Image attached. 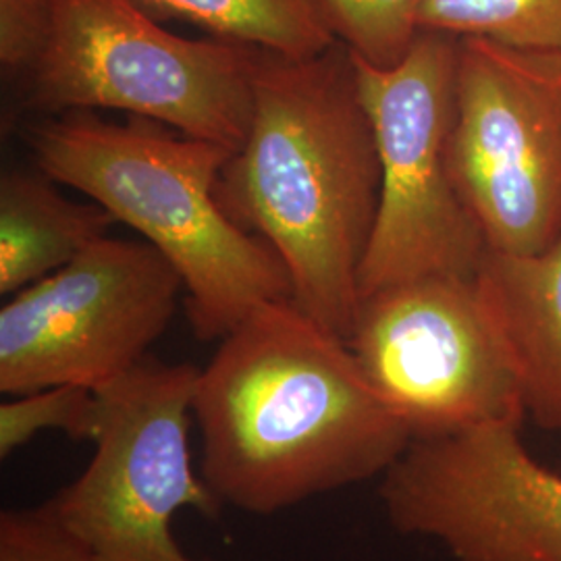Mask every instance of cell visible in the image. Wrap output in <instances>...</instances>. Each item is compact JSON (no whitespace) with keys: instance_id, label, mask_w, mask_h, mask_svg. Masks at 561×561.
Here are the masks:
<instances>
[{"instance_id":"7a4b0ae2","label":"cell","mask_w":561,"mask_h":561,"mask_svg":"<svg viewBox=\"0 0 561 561\" xmlns=\"http://www.w3.org/2000/svg\"><path fill=\"white\" fill-rule=\"evenodd\" d=\"M217 196L277 254L291 300L350 340L381 159L343 42L312 57L254 50L250 129L222 167Z\"/></svg>"},{"instance_id":"52a82bcc","label":"cell","mask_w":561,"mask_h":561,"mask_svg":"<svg viewBox=\"0 0 561 561\" xmlns=\"http://www.w3.org/2000/svg\"><path fill=\"white\" fill-rule=\"evenodd\" d=\"M449 162L489 252L561 240V50L461 38Z\"/></svg>"},{"instance_id":"30bf717a","label":"cell","mask_w":561,"mask_h":561,"mask_svg":"<svg viewBox=\"0 0 561 561\" xmlns=\"http://www.w3.org/2000/svg\"><path fill=\"white\" fill-rule=\"evenodd\" d=\"M522 421L410 443L381 477L389 524L454 561H561V474L526 449Z\"/></svg>"},{"instance_id":"5b68a950","label":"cell","mask_w":561,"mask_h":561,"mask_svg":"<svg viewBox=\"0 0 561 561\" xmlns=\"http://www.w3.org/2000/svg\"><path fill=\"white\" fill-rule=\"evenodd\" d=\"M460 41L419 32L391 67L352 60L373 121L381 196L360 268V300L408 280L477 279L486 256L449 162Z\"/></svg>"},{"instance_id":"7c38bea8","label":"cell","mask_w":561,"mask_h":561,"mask_svg":"<svg viewBox=\"0 0 561 561\" xmlns=\"http://www.w3.org/2000/svg\"><path fill=\"white\" fill-rule=\"evenodd\" d=\"M57 181L7 173L0 181V294L13 296L106 238L115 221L96 202L69 201Z\"/></svg>"},{"instance_id":"e0dca14e","label":"cell","mask_w":561,"mask_h":561,"mask_svg":"<svg viewBox=\"0 0 561 561\" xmlns=\"http://www.w3.org/2000/svg\"><path fill=\"white\" fill-rule=\"evenodd\" d=\"M0 561H99L44 503L0 514Z\"/></svg>"},{"instance_id":"9c48e42d","label":"cell","mask_w":561,"mask_h":561,"mask_svg":"<svg viewBox=\"0 0 561 561\" xmlns=\"http://www.w3.org/2000/svg\"><path fill=\"white\" fill-rule=\"evenodd\" d=\"M183 280L148 241L102 238L0 310V391L99 389L146 360Z\"/></svg>"},{"instance_id":"8fae6325","label":"cell","mask_w":561,"mask_h":561,"mask_svg":"<svg viewBox=\"0 0 561 561\" xmlns=\"http://www.w3.org/2000/svg\"><path fill=\"white\" fill-rule=\"evenodd\" d=\"M477 283L510 347L526 416L561 437V240L535 254L486 252Z\"/></svg>"},{"instance_id":"8992f818","label":"cell","mask_w":561,"mask_h":561,"mask_svg":"<svg viewBox=\"0 0 561 561\" xmlns=\"http://www.w3.org/2000/svg\"><path fill=\"white\" fill-rule=\"evenodd\" d=\"M198 375L192 364L146 358L94 389V456L48 505L96 560L198 561L173 535L181 510L217 518L222 507L192 466Z\"/></svg>"},{"instance_id":"4fadbf2b","label":"cell","mask_w":561,"mask_h":561,"mask_svg":"<svg viewBox=\"0 0 561 561\" xmlns=\"http://www.w3.org/2000/svg\"><path fill=\"white\" fill-rule=\"evenodd\" d=\"M154 18H180L213 38L285 57H312L341 42L322 0H138Z\"/></svg>"},{"instance_id":"5bb4252c","label":"cell","mask_w":561,"mask_h":561,"mask_svg":"<svg viewBox=\"0 0 561 561\" xmlns=\"http://www.w3.org/2000/svg\"><path fill=\"white\" fill-rule=\"evenodd\" d=\"M421 32L561 50V0H424Z\"/></svg>"},{"instance_id":"9a60e30c","label":"cell","mask_w":561,"mask_h":561,"mask_svg":"<svg viewBox=\"0 0 561 561\" xmlns=\"http://www.w3.org/2000/svg\"><path fill=\"white\" fill-rule=\"evenodd\" d=\"M96 416V391L80 385H57L11 396L0 405V458H11L46 431H59L78 442H92Z\"/></svg>"},{"instance_id":"6da1fadb","label":"cell","mask_w":561,"mask_h":561,"mask_svg":"<svg viewBox=\"0 0 561 561\" xmlns=\"http://www.w3.org/2000/svg\"><path fill=\"white\" fill-rule=\"evenodd\" d=\"M194 419L202 479L256 516L382 477L412 443L347 341L291 298L222 337L198 375Z\"/></svg>"},{"instance_id":"2e32d148","label":"cell","mask_w":561,"mask_h":561,"mask_svg":"<svg viewBox=\"0 0 561 561\" xmlns=\"http://www.w3.org/2000/svg\"><path fill=\"white\" fill-rule=\"evenodd\" d=\"M335 34L356 57L391 67L416 41L424 0H322Z\"/></svg>"},{"instance_id":"3957f363","label":"cell","mask_w":561,"mask_h":561,"mask_svg":"<svg viewBox=\"0 0 561 561\" xmlns=\"http://www.w3.org/2000/svg\"><path fill=\"white\" fill-rule=\"evenodd\" d=\"M30 144L44 175L85 194L171 262L198 340H222L262 304L291 298L277 254L217 196L229 148L152 121L92 117L48 121Z\"/></svg>"},{"instance_id":"ba28073f","label":"cell","mask_w":561,"mask_h":561,"mask_svg":"<svg viewBox=\"0 0 561 561\" xmlns=\"http://www.w3.org/2000/svg\"><path fill=\"white\" fill-rule=\"evenodd\" d=\"M347 345L412 442L526 416L510 347L477 279L408 280L364 298Z\"/></svg>"},{"instance_id":"277c9868","label":"cell","mask_w":561,"mask_h":561,"mask_svg":"<svg viewBox=\"0 0 561 561\" xmlns=\"http://www.w3.org/2000/svg\"><path fill=\"white\" fill-rule=\"evenodd\" d=\"M254 50L181 38L138 0H50L23 76L36 111H121L238 152L252 121Z\"/></svg>"},{"instance_id":"ac0fdd59","label":"cell","mask_w":561,"mask_h":561,"mask_svg":"<svg viewBox=\"0 0 561 561\" xmlns=\"http://www.w3.org/2000/svg\"><path fill=\"white\" fill-rule=\"evenodd\" d=\"M50 0H0V60L23 73L41 41Z\"/></svg>"}]
</instances>
